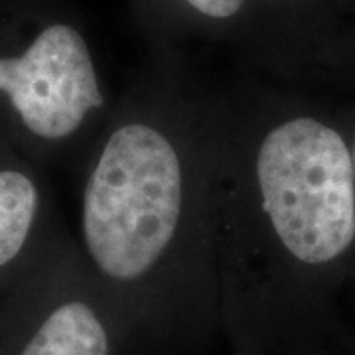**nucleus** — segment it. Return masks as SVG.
Returning <instances> with one entry per match:
<instances>
[{
    "label": "nucleus",
    "instance_id": "f257e3e1",
    "mask_svg": "<svg viewBox=\"0 0 355 355\" xmlns=\"http://www.w3.org/2000/svg\"><path fill=\"white\" fill-rule=\"evenodd\" d=\"M76 172L77 249L137 340L221 330L214 83L148 50Z\"/></svg>",
    "mask_w": 355,
    "mask_h": 355
},
{
    "label": "nucleus",
    "instance_id": "f03ea898",
    "mask_svg": "<svg viewBox=\"0 0 355 355\" xmlns=\"http://www.w3.org/2000/svg\"><path fill=\"white\" fill-rule=\"evenodd\" d=\"M355 243L347 139L261 77L214 83V249L221 330L268 355L310 277Z\"/></svg>",
    "mask_w": 355,
    "mask_h": 355
},
{
    "label": "nucleus",
    "instance_id": "7ed1b4c3",
    "mask_svg": "<svg viewBox=\"0 0 355 355\" xmlns=\"http://www.w3.org/2000/svg\"><path fill=\"white\" fill-rule=\"evenodd\" d=\"M114 99L73 0H0V140L76 170Z\"/></svg>",
    "mask_w": 355,
    "mask_h": 355
},
{
    "label": "nucleus",
    "instance_id": "20e7f679",
    "mask_svg": "<svg viewBox=\"0 0 355 355\" xmlns=\"http://www.w3.org/2000/svg\"><path fill=\"white\" fill-rule=\"evenodd\" d=\"M137 342L69 231L0 292V355H125Z\"/></svg>",
    "mask_w": 355,
    "mask_h": 355
},
{
    "label": "nucleus",
    "instance_id": "39448f33",
    "mask_svg": "<svg viewBox=\"0 0 355 355\" xmlns=\"http://www.w3.org/2000/svg\"><path fill=\"white\" fill-rule=\"evenodd\" d=\"M69 231L48 170L0 140V292L38 265Z\"/></svg>",
    "mask_w": 355,
    "mask_h": 355
},
{
    "label": "nucleus",
    "instance_id": "423d86ee",
    "mask_svg": "<svg viewBox=\"0 0 355 355\" xmlns=\"http://www.w3.org/2000/svg\"><path fill=\"white\" fill-rule=\"evenodd\" d=\"M343 0H251L237 58L245 73L291 79L334 50V20Z\"/></svg>",
    "mask_w": 355,
    "mask_h": 355
},
{
    "label": "nucleus",
    "instance_id": "0eeeda50",
    "mask_svg": "<svg viewBox=\"0 0 355 355\" xmlns=\"http://www.w3.org/2000/svg\"><path fill=\"white\" fill-rule=\"evenodd\" d=\"M148 50L180 51L186 46L241 44L251 0H127Z\"/></svg>",
    "mask_w": 355,
    "mask_h": 355
},
{
    "label": "nucleus",
    "instance_id": "6e6552de",
    "mask_svg": "<svg viewBox=\"0 0 355 355\" xmlns=\"http://www.w3.org/2000/svg\"><path fill=\"white\" fill-rule=\"evenodd\" d=\"M347 144H349V153H352V164H354V176H355V132L352 140H347Z\"/></svg>",
    "mask_w": 355,
    "mask_h": 355
}]
</instances>
